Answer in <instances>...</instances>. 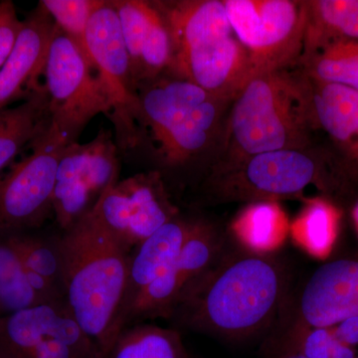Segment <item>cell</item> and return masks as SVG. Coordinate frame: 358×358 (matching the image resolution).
Masks as SVG:
<instances>
[{
    "label": "cell",
    "instance_id": "cell-1",
    "mask_svg": "<svg viewBox=\"0 0 358 358\" xmlns=\"http://www.w3.org/2000/svg\"><path fill=\"white\" fill-rule=\"evenodd\" d=\"M288 294L287 268L278 259L230 247L169 320L216 338H248L275 324Z\"/></svg>",
    "mask_w": 358,
    "mask_h": 358
},
{
    "label": "cell",
    "instance_id": "cell-2",
    "mask_svg": "<svg viewBox=\"0 0 358 358\" xmlns=\"http://www.w3.org/2000/svg\"><path fill=\"white\" fill-rule=\"evenodd\" d=\"M63 286L71 312L85 334L108 358L115 343L131 252L92 210L58 237Z\"/></svg>",
    "mask_w": 358,
    "mask_h": 358
},
{
    "label": "cell",
    "instance_id": "cell-3",
    "mask_svg": "<svg viewBox=\"0 0 358 358\" xmlns=\"http://www.w3.org/2000/svg\"><path fill=\"white\" fill-rule=\"evenodd\" d=\"M166 20L171 60L166 74L233 101L252 74L249 55L233 31L223 1H155Z\"/></svg>",
    "mask_w": 358,
    "mask_h": 358
},
{
    "label": "cell",
    "instance_id": "cell-4",
    "mask_svg": "<svg viewBox=\"0 0 358 358\" xmlns=\"http://www.w3.org/2000/svg\"><path fill=\"white\" fill-rule=\"evenodd\" d=\"M227 124L226 167L263 152L305 150L315 124L307 77L288 68L251 75L233 99Z\"/></svg>",
    "mask_w": 358,
    "mask_h": 358
},
{
    "label": "cell",
    "instance_id": "cell-5",
    "mask_svg": "<svg viewBox=\"0 0 358 358\" xmlns=\"http://www.w3.org/2000/svg\"><path fill=\"white\" fill-rule=\"evenodd\" d=\"M43 75L51 124L68 143H77L96 115L110 117L112 105L109 96L88 54L58 27Z\"/></svg>",
    "mask_w": 358,
    "mask_h": 358
},
{
    "label": "cell",
    "instance_id": "cell-6",
    "mask_svg": "<svg viewBox=\"0 0 358 358\" xmlns=\"http://www.w3.org/2000/svg\"><path fill=\"white\" fill-rule=\"evenodd\" d=\"M233 31L249 55L252 74L286 69L300 60L308 1L224 0Z\"/></svg>",
    "mask_w": 358,
    "mask_h": 358
},
{
    "label": "cell",
    "instance_id": "cell-7",
    "mask_svg": "<svg viewBox=\"0 0 358 358\" xmlns=\"http://www.w3.org/2000/svg\"><path fill=\"white\" fill-rule=\"evenodd\" d=\"M319 162L305 150H280L253 155L236 166L213 169L205 189L219 201H278L300 196L320 183Z\"/></svg>",
    "mask_w": 358,
    "mask_h": 358
},
{
    "label": "cell",
    "instance_id": "cell-8",
    "mask_svg": "<svg viewBox=\"0 0 358 358\" xmlns=\"http://www.w3.org/2000/svg\"><path fill=\"white\" fill-rule=\"evenodd\" d=\"M68 143L55 127L32 143V152L0 179V235L38 227L53 213L59 162Z\"/></svg>",
    "mask_w": 358,
    "mask_h": 358
},
{
    "label": "cell",
    "instance_id": "cell-9",
    "mask_svg": "<svg viewBox=\"0 0 358 358\" xmlns=\"http://www.w3.org/2000/svg\"><path fill=\"white\" fill-rule=\"evenodd\" d=\"M85 51L109 96L119 150L131 152L136 136L138 112V89L134 85L131 63L121 26L112 2L107 1L90 20L85 36Z\"/></svg>",
    "mask_w": 358,
    "mask_h": 358
},
{
    "label": "cell",
    "instance_id": "cell-10",
    "mask_svg": "<svg viewBox=\"0 0 358 358\" xmlns=\"http://www.w3.org/2000/svg\"><path fill=\"white\" fill-rule=\"evenodd\" d=\"M230 244L213 224L203 219L192 220L178 258L134 303L122 320L121 333L145 320H169L186 293L217 265Z\"/></svg>",
    "mask_w": 358,
    "mask_h": 358
},
{
    "label": "cell",
    "instance_id": "cell-11",
    "mask_svg": "<svg viewBox=\"0 0 358 358\" xmlns=\"http://www.w3.org/2000/svg\"><path fill=\"white\" fill-rule=\"evenodd\" d=\"M0 348L15 358H101L66 300L0 317Z\"/></svg>",
    "mask_w": 358,
    "mask_h": 358
},
{
    "label": "cell",
    "instance_id": "cell-12",
    "mask_svg": "<svg viewBox=\"0 0 358 358\" xmlns=\"http://www.w3.org/2000/svg\"><path fill=\"white\" fill-rule=\"evenodd\" d=\"M358 315V260L339 259L317 268L296 300L287 298L273 341L310 329L333 327Z\"/></svg>",
    "mask_w": 358,
    "mask_h": 358
},
{
    "label": "cell",
    "instance_id": "cell-13",
    "mask_svg": "<svg viewBox=\"0 0 358 358\" xmlns=\"http://www.w3.org/2000/svg\"><path fill=\"white\" fill-rule=\"evenodd\" d=\"M94 211L129 251L179 215L169 201L164 178L155 171L117 181L106 190Z\"/></svg>",
    "mask_w": 358,
    "mask_h": 358
},
{
    "label": "cell",
    "instance_id": "cell-14",
    "mask_svg": "<svg viewBox=\"0 0 358 358\" xmlns=\"http://www.w3.org/2000/svg\"><path fill=\"white\" fill-rule=\"evenodd\" d=\"M56 29L55 21L40 2L22 20L13 50L0 69V110L38 88Z\"/></svg>",
    "mask_w": 358,
    "mask_h": 358
},
{
    "label": "cell",
    "instance_id": "cell-15",
    "mask_svg": "<svg viewBox=\"0 0 358 358\" xmlns=\"http://www.w3.org/2000/svg\"><path fill=\"white\" fill-rule=\"evenodd\" d=\"M227 103L218 96H209L186 121L141 141L131 154L147 148L162 167L188 166L210 147Z\"/></svg>",
    "mask_w": 358,
    "mask_h": 358
},
{
    "label": "cell",
    "instance_id": "cell-16",
    "mask_svg": "<svg viewBox=\"0 0 358 358\" xmlns=\"http://www.w3.org/2000/svg\"><path fill=\"white\" fill-rule=\"evenodd\" d=\"M190 225L192 220H185L178 215L131 252L126 291L115 320V338L121 334L122 320L141 294L178 258L189 233Z\"/></svg>",
    "mask_w": 358,
    "mask_h": 358
},
{
    "label": "cell",
    "instance_id": "cell-17",
    "mask_svg": "<svg viewBox=\"0 0 358 358\" xmlns=\"http://www.w3.org/2000/svg\"><path fill=\"white\" fill-rule=\"evenodd\" d=\"M88 143L68 145L59 162L53 194V214L61 229L72 227L93 210L101 196L85 174Z\"/></svg>",
    "mask_w": 358,
    "mask_h": 358
},
{
    "label": "cell",
    "instance_id": "cell-18",
    "mask_svg": "<svg viewBox=\"0 0 358 358\" xmlns=\"http://www.w3.org/2000/svg\"><path fill=\"white\" fill-rule=\"evenodd\" d=\"M306 77L315 122L358 159V92Z\"/></svg>",
    "mask_w": 358,
    "mask_h": 358
},
{
    "label": "cell",
    "instance_id": "cell-19",
    "mask_svg": "<svg viewBox=\"0 0 358 358\" xmlns=\"http://www.w3.org/2000/svg\"><path fill=\"white\" fill-rule=\"evenodd\" d=\"M51 124L48 94L40 85L20 105L0 110V173Z\"/></svg>",
    "mask_w": 358,
    "mask_h": 358
},
{
    "label": "cell",
    "instance_id": "cell-20",
    "mask_svg": "<svg viewBox=\"0 0 358 358\" xmlns=\"http://www.w3.org/2000/svg\"><path fill=\"white\" fill-rule=\"evenodd\" d=\"M357 40L358 0L308 1V21L300 60L334 40Z\"/></svg>",
    "mask_w": 358,
    "mask_h": 358
},
{
    "label": "cell",
    "instance_id": "cell-21",
    "mask_svg": "<svg viewBox=\"0 0 358 358\" xmlns=\"http://www.w3.org/2000/svg\"><path fill=\"white\" fill-rule=\"evenodd\" d=\"M289 229L288 217L278 201L250 202L231 228L242 248L263 255L279 248Z\"/></svg>",
    "mask_w": 358,
    "mask_h": 358
},
{
    "label": "cell",
    "instance_id": "cell-22",
    "mask_svg": "<svg viewBox=\"0 0 358 358\" xmlns=\"http://www.w3.org/2000/svg\"><path fill=\"white\" fill-rule=\"evenodd\" d=\"M108 358H190L174 329L134 324L117 336Z\"/></svg>",
    "mask_w": 358,
    "mask_h": 358
},
{
    "label": "cell",
    "instance_id": "cell-23",
    "mask_svg": "<svg viewBox=\"0 0 358 358\" xmlns=\"http://www.w3.org/2000/svg\"><path fill=\"white\" fill-rule=\"evenodd\" d=\"M338 220L334 204L322 199H310L289 229L294 239L310 255L324 259L333 250Z\"/></svg>",
    "mask_w": 358,
    "mask_h": 358
},
{
    "label": "cell",
    "instance_id": "cell-24",
    "mask_svg": "<svg viewBox=\"0 0 358 358\" xmlns=\"http://www.w3.org/2000/svg\"><path fill=\"white\" fill-rule=\"evenodd\" d=\"M301 62L308 76L343 85L358 92V41L334 40L320 47Z\"/></svg>",
    "mask_w": 358,
    "mask_h": 358
},
{
    "label": "cell",
    "instance_id": "cell-25",
    "mask_svg": "<svg viewBox=\"0 0 358 358\" xmlns=\"http://www.w3.org/2000/svg\"><path fill=\"white\" fill-rule=\"evenodd\" d=\"M44 303L30 286L23 264L4 236H0V317Z\"/></svg>",
    "mask_w": 358,
    "mask_h": 358
},
{
    "label": "cell",
    "instance_id": "cell-26",
    "mask_svg": "<svg viewBox=\"0 0 358 358\" xmlns=\"http://www.w3.org/2000/svg\"><path fill=\"white\" fill-rule=\"evenodd\" d=\"M4 237L15 250L25 268L46 278L64 292L62 259L58 237L32 236L26 233L6 235Z\"/></svg>",
    "mask_w": 358,
    "mask_h": 358
},
{
    "label": "cell",
    "instance_id": "cell-27",
    "mask_svg": "<svg viewBox=\"0 0 358 358\" xmlns=\"http://www.w3.org/2000/svg\"><path fill=\"white\" fill-rule=\"evenodd\" d=\"M110 2L119 18L122 38L129 54L134 85L138 89L140 83L141 51L154 7L152 1L145 0H112Z\"/></svg>",
    "mask_w": 358,
    "mask_h": 358
},
{
    "label": "cell",
    "instance_id": "cell-28",
    "mask_svg": "<svg viewBox=\"0 0 358 358\" xmlns=\"http://www.w3.org/2000/svg\"><path fill=\"white\" fill-rule=\"evenodd\" d=\"M39 2L50 14L59 29L85 50L87 26L93 14L106 3V0H41Z\"/></svg>",
    "mask_w": 358,
    "mask_h": 358
},
{
    "label": "cell",
    "instance_id": "cell-29",
    "mask_svg": "<svg viewBox=\"0 0 358 358\" xmlns=\"http://www.w3.org/2000/svg\"><path fill=\"white\" fill-rule=\"evenodd\" d=\"M22 20L10 0L0 1V69L4 65L20 31Z\"/></svg>",
    "mask_w": 358,
    "mask_h": 358
},
{
    "label": "cell",
    "instance_id": "cell-30",
    "mask_svg": "<svg viewBox=\"0 0 358 358\" xmlns=\"http://www.w3.org/2000/svg\"><path fill=\"white\" fill-rule=\"evenodd\" d=\"M334 336L343 345L357 348L358 345V315L348 317L333 327Z\"/></svg>",
    "mask_w": 358,
    "mask_h": 358
},
{
    "label": "cell",
    "instance_id": "cell-31",
    "mask_svg": "<svg viewBox=\"0 0 358 358\" xmlns=\"http://www.w3.org/2000/svg\"><path fill=\"white\" fill-rule=\"evenodd\" d=\"M275 358H306L296 352H282L277 355Z\"/></svg>",
    "mask_w": 358,
    "mask_h": 358
},
{
    "label": "cell",
    "instance_id": "cell-32",
    "mask_svg": "<svg viewBox=\"0 0 358 358\" xmlns=\"http://www.w3.org/2000/svg\"><path fill=\"white\" fill-rule=\"evenodd\" d=\"M0 358H15V357H13V355H11L10 353L6 352V350H2V348H0Z\"/></svg>",
    "mask_w": 358,
    "mask_h": 358
},
{
    "label": "cell",
    "instance_id": "cell-33",
    "mask_svg": "<svg viewBox=\"0 0 358 358\" xmlns=\"http://www.w3.org/2000/svg\"><path fill=\"white\" fill-rule=\"evenodd\" d=\"M353 219H355V225H357L358 230V204L355 206V210H353Z\"/></svg>",
    "mask_w": 358,
    "mask_h": 358
}]
</instances>
